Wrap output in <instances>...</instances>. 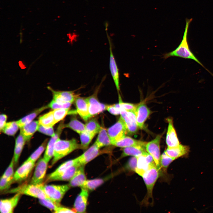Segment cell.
Listing matches in <instances>:
<instances>
[{"label": "cell", "instance_id": "cell-39", "mask_svg": "<svg viewBox=\"0 0 213 213\" xmlns=\"http://www.w3.org/2000/svg\"><path fill=\"white\" fill-rule=\"evenodd\" d=\"M70 108L58 109L53 110L56 123L63 120L69 114Z\"/></svg>", "mask_w": 213, "mask_h": 213}, {"label": "cell", "instance_id": "cell-25", "mask_svg": "<svg viewBox=\"0 0 213 213\" xmlns=\"http://www.w3.org/2000/svg\"><path fill=\"white\" fill-rule=\"evenodd\" d=\"M84 166H80L72 178L70 180L69 185L70 187H80L86 180L84 171Z\"/></svg>", "mask_w": 213, "mask_h": 213}, {"label": "cell", "instance_id": "cell-16", "mask_svg": "<svg viewBox=\"0 0 213 213\" xmlns=\"http://www.w3.org/2000/svg\"><path fill=\"white\" fill-rule=\"evenodd\" d=\"M109 40L110 51L109 69L117 89L119 92L120 90L119 71L113 53L111 43L109 39Z\"/></svg>", "mask_w": 213, "mask_h": 213}, {"label": "cell", "instance_id": "cell-32", "mask_svg": "<svg viewBox=\"0 0 213 213\" xmlns=\"http://www.w3.org/2000/svg\"><path fill=\"white\" fill-rule=\"evenodd\" d=\"M38 121L40 125L46 127H52L56 124L53 111L40 117Z\"/></svg>", "mask_w": 213, "mask_h": 213}, {"label": "cell", "instance_id": "cell-42", "mask_svg": "<svg viewBox=\"0 0 213 213\" xmlns=\"http://www.w3.org/2000/svg\"><path fill=\"white\" fill-rule=\"evenodd\" d=\"M72 103H62L57 102L52 99L48 105L49 107L53 109L70 108Z\"/></svg>", "mask_w": 213, "mask_h": 213}, {"label": "cell", "instance_id": "cell-19", "mask_svg": "<svg viewBox=\"0 0 213 213\" xmlns=\"http://www.w3.org/2000/svg\"><path fill=\"white\" fill-rule=\"evenodd\" d=\"M21 194L17 193L13 197L8 199H1L0 211L1 213H12L20 199Z\"/></svg>", "mask_w": 213, "mask_h": 213}, {"label": "cell", "instance_id": "cell-12", "mask_svg": "<svg viewBox=\"0 0 213 213\" xmlns=\"http://www.w3.org/2000/svg\"><path fill=\"white\" fill-rule=\"evenodd\" d=\"M47 88L52 93L53 99L58 103H72L78 96L72 91H56L49 86Z\"/></svg>", "mask_w": 213, "mask_h": 213}, {"label": "cell", "instance_id": "cell-49", "mask_svg": "<svg viewBox=\"0 0 213 213\" xmlns=\"http://www.w3.org/2000/svg\"><path fill=\"white\" fill-rule=\"evenodd\" d=\"M75 211L60 206H58L54 211L56 213H75Z\"/></svg>", "mask_w": 213, "mask_h": 213}, {"label": "cell", "instance_id": "cell-27", "mask_svg": "<svg viewBox=\"0 0 213 213\" xmlns=\"http://www.w3.org/2000/svg\"><path fill=\"white\" fill-rule=\"evenodd\" d=\"M80 166L77 162L64 172L59 175L51 178L48 181L55 180L70 181Z\"/></svg>", "mask_w": 213, "mask_h": 213}, {"label": "cell", "instance_id": "cell-29", "mask_svg": "<svg viewBox=\"0 0 213 213\" xmlns=\"http://www.w3.org/2000/svg\"><path fill=\"white\" fill-rule=\"evenodd\" d=\"M48 108L49 107L48 105L42 107L35 110L31 113L16 121L19 128L32 121L38 114Z\"/></svg>", "mask_w": 213, "mask_h": 213}, {"label": "cell", "instance_id": "cell-45", "mask_svg": "<svg viewBox=\"0 0 213 213\" xmlns=\"http://www.w3.org/2000/svg\"><path fill=\"white\" fill-rule=\"evenodd\" d=\"M38 130L40 132L51 137L54 136L55 134L53 127H45L40 124Z\"/></svg>", "mask_w": 213, "mask_h": 213}, {"label": "cell", "instance_id": "cell-31", "mask_svg": "<svg viewBox=\"0 0 213 213\" xmlns=\"http://www.w3.org/2000/svg\"><path fill=\"white\" fill-rule=\"evenodd\" d=\"M25 142L23 135L20 133L15 140L13 157L15 164H16L18 161Z\"/></svg>", "mask_w": 213, "mask_h": 213}, {"label": "cell", "instance_id": "cell-50", "mask_svg": "<svg viewBox=\"0 0 213 213\" xmlns=\"http://www.w3.org/2000/svg\"><path fill=\"white\" fill-rule=\"evenodd\" d=\"M0 130L1 132L2 129L6 124L7 119V116L4 114H1L0 116Z\"/></svg>", "mask_w": 213, "mask_h": 213}, {"label": "cell", "instance_id": "cell-13", "mask_svg": "<svg viewBox=\"0 0 213 213\" xmlns=\"http://www.w3.org/2000/svg\"><path fill=\"white\" fill-rule=\"evenodd\" d=\"M35 162L25 161L14 174L13 181H20L26 179L35 166Z\"/></svg>", "mask_w": 213, "mask_h": 213}, {"label": "cell", "instance_id": "cell-33", "mask_svg": "<svg viewBox=\"0 0 213 213\" xmlns=\"http://www.w3.org/2000/svg\"><path fill=\"white\" fill-rule=\"evenodd\" d=\"M64 128H69L79 135L85 131V125L76 119L73 118L67 124L64 125Z\"/></svg>", "mask_w": 213, "mask_h": 213}, {"label": "cell", "instance_id": "cell-9", "mask_svg": "<svg viewBox=\"0 0 213 213\" xmlns=\"http://www.w3.org/2000/svg\"><path fill=\"white\" fill-rule=\"evenodd\" d=\"M156 165L152 156L149 154L137 157L135 172L142 177L144 173L152 167Z\"/></svg>", "mask_w": 213, "mask_h": 213}, {"label": "cell", "instance_id": "cell-46", "mask_svg": "<svg viewBox=\"0 0 213 213\" xmlns=\"http://www.w3.org/2000/svg\"><path fill=\"white\" fill-rule=\"evenodd\" d=\"M13 182V179L8 178L2 176L0 179V191H3L9 188Z\"/></svg>", "mask_w": 213, "mask_h": 213}, {"label": "cell", "instance_id": "cell-7", "mask_svg": "<svg viewBox=\"0 0 213 213\" xmlns=\"http://www.w3.org/2000/svg\"><path fill=\"white\" fill-rule=\"evenodd\" d=\"M162 135H158L151 141L147 143L146 149L153 157L157 167L160 170L159 161L161 157L160 144Z\"/></svg>", "mask_w": 213, "mask_h": 213}, {"label": "cell", "instance_id": "cell-26", "mask_svg": "<svg viewBox=\"0 0 213 213\" xmlns=\"http://www.w3.org/2000/svg\"><path fill=\"white\" fill-rule=\"evenodd\" d=\"M149 154L145 148L139 146H131L123 148L120 158L129 156L138 157Z\"/></svg>", "mask_w": 213, "mask_h": 213}, {"label": "cell", "instance_id": "cell-38", "mask_svg": "<svg viewBox=\"0 0 213 213\" xmlns=\"http://www.w3.org/2000/svg\"><path fill=\"white\" fill-rule=\"evenodd\" d=\"M81 149H86L94 137L85 131L80 134Z\"/></svg>", "mask_w": 213, "mask_h": 213}, {"label": "cell", "instance_id": "cell-44", "mask_svg": "<svg viewBox=\"0 0 213 213\" xmlns=\"http://www.w3.org/2000/svg\"><path fill=\"white\" fill-rule=\"evenodd\" d=\"M14 160L13 157L8 167L2 176L7 178L13 179L14 174Z\"/></svg>", "mask_w": 213, "mask_h": 213}, {"label": "cell", "instance_id": "cell-6", "mask_svg": "<svg viewBox=\"0 0 213 213\" xmlns=\"http://www.w3.org/2000/svg\"><path fill=\"white\" fill-rule=\"evenodd\" d=\"M112 145L123 138L128 133L125 123L121 116L118 121L107 130Z\"/></svg>", "mask_w": 213, "mask_h": 213}, {"label": "cell", "instance_id": "cell-47", "mask_svg": "<svg viewBox=\"0 0 213 213\" xmlns=\"http://www.w3.org/2000/svg\"><path fill=\"white\" fill-rule=\"evenodd\" d=\"M137 157L134 156L128 161L126 165L127 169L135 172L137 166Z\"/></svg>", "mask_w": 213, "mask_h": 213}, {"label": "cell", "instance_id": "cell-22", "mask_svg": "<svg viewBox=\"0 0 213 213\" xmlns=\"http://www.w3.org/2000/svg\"><path fill=\"white\" fill-rule=\"evenodd\" d=\"M40 125L38 121H33L20 127V133L26 142L29 141L37 130Z\"/></svg>", "mask_w": 213, "mask_h": 213}, {"label": "cell", "instance_id": "cell-14", "mask_svg": "<svg viewBox=\"0 0 213 213\" xmlns=\"http://www.w3.org/2000/svg\"><path fill=\"white\" fill-rule=\"evenodd\" d=\"M134 112L138 126L139 128L142 129L151 111L145 104L141 103L137 105Z\"/></svg>", "mask_w": 213, "mask_h": 213}, {"label": "cell", "instance_id": "cell-17", "mask_svg": "<svg viewBox=\"0 0 213 213\" xmlns=\"http://www.w3.org/2000/svg\"><path fill=\"white\" fill-rule=\"evenodd\" d=\"M63 125L61 123L59 125L55 135L51 137L46 146L43 158L48 162L53 156L55 144L59 138L62 130L64 128Z\"/></svg>", "mask_w": 213, "mask_h": 213}, {"label": "cell", "instance_id": "cell-43", "mask_svg": "<svg viewBox=\"0 0 213 213\" xmlns=\"http://www.w3.org/2000/svg\"><path fill=\"white\" fill-rule=\"evenodd\" d=\"M40 203L42 205L46 207L51 210L54 211L57 207L59 206L55 204L50 200L46 199H39Z\"/></svg>", "mask_w": 213, "mask_h": 213}, {"label": "cell", "instance_id": "cell-35", "mask_svg": "<svg viewBox=\"0 0 213 213\" xmlns=\"http://www.w3.org/2000/svg\"><path fill=\"white\" fill-rule=\"evenodd\" d=\"M104 182V179L102 178L86 180L81 187L88 191H93L102 185Z\"/></svg>", "mask_w": 213, "mask_h": 213}, {"label": "cell", "instance_id": "cell-37", "mask_svg": "<svg viewBox=\"0 0 213 213\" xmlns=\"http://www.w3.org/2000/svg\"><path fill=\"white\" fill-rule=\"evenodd\" d=\"M47 141L48 139H46L25 161H31L35 162L46 148Z\"/></svg>", "mask_w": 213, "mask_h": 213}, {"label": "cell", "instance_id": "cell-10", "mask_svg": "<svg viewBox=\"0 0 213 213\" xmlns=\"http://www.w3.org/2000/svg\"><path fill=\"white\" fill-rule=\"evenodd\" d=\"M120 114L125 123L128 133L133 134L136 133L138 127L135 112L127 111L121 109Z\"/></svg>", "mask_w": 213, "mask_h": 213}, {"label": "cell", "instance_id": "cell-21", "mask_svg": "<svg viewBox=\"0 0 213 213\" xmlns=\"http://www.w3.org/2000/svg\"><path fill=\"white\" fill-rule=\"evenodd\" d=\"M168 125L166 137V143L168 147H175L178 146L180 143L173 125L172 120L168 119Z\"/></svg>", "mask_w": 213, "mask_h": 213}, {"label": "cell", "instance_id": "cell-5", "mask_svg": "<svg viewBox=\"0 0 213 213\" xmlns=\"http://www.w3.org/2000/svg\"><path fill=\"white\" fill-rule=\"evenodd\" d=\"M70 186L68 185H48L43 186V189L50 199L57 205L59 204Z\"/></svg>", "mask_w": 213, "mask_h": 213}, {"label": "cell", "instance_id": "cell-34", "mask_svg": "<svg viewBox=\"0 0 213 213\" xmlns=\"http://www.w3.org/2000/svg\"><path fill=\"white\" fill-rule=\"evenodd\" d=\"M85 125V131L94 137L100 131L101 127L97 121L93 119L88 121Z\"/></svg>", "mask_w": 213, "mask_h": 213}, {"label": "cell", "instance_id": "cell-24", "mask_svg": "<svg viewBox=\"0 0 213 213\" xmlns=\"http://www.w3.org/2000/svg\"><path fill=\"white\" fill-rule=\"evenodd\" d=\"M146 143L125 136L123 138L113 143L112 145L123 148L131 146H139L146 148Z\"/></svg>", "mask_w": 213, "mask_h": 213}, {"label": "cell", "instance_id": "cell-41", "mask_svg": "<svg viewBox=\"0 0 213 213\" xmlns=\"http://www.w3.org/2000/svg\"><path fill=\"white\" fill-rule=\"evenodd\" d=\"M119 102L118 104L120 109H122L127 111H135L137 105L131 103L122 102L119 94Z\"/></svg>", "mask_w": 213, "mask_h": 213}, {"label": "cell", "instance_id": "cell-2", "mask_svg": "<svg viewBox=\"0 0 213 213\" xmlns=\"http://www.w3.org/2000/svg\"><path fill=\"white\" fill-rule=\"evenodd\" d=\"M80 149H81V145L79 144L75 139L67 140L59 138L55 144L53 158L51 166L73 151Z\"/></svg>", "mask_w": 213, "mask_h": 213}, {"label": "cell", "instance_id": "cell-4", "mask_svg": "<svg viewBox=\"0 0 213 213\" xmlns=\"http://www.w3.org/2000/svg\"><path fill=\"white\" fill-rule=\"evenodd\" d=\"M159 169L156 165L152 167L142 176L146 185L147 193L143 202L147 203L149 199H153L152 191L155 184L159 175Z\"/></svg>", "mask_w": 213, "mask_h": 213}, {"label": "cell", "instance_id": "cell-15", "mask_svg": "<svg viewBox=\"0 0 213 213\" xmlns=\"http://www.w3.org/2000/svg\"><path fill=\"white\" fill-rule=\"evenodd\" d=\"M94 143L83 153L76 158L77 163L81 166H85L98 156L101 151Z\"/></svg>", "mask_w": 213, "mask_h": 213}, {"label": "cell", "instance_id": "cell-1", "mask_svg": "<svg viewBox=\"0 0 213 213\" xmlns=\"http://www.w3.org/2000/svg\"><path fill=\"white\" fill-rule=\"evenodd\" d=\"M192 20V19H186V25L183 38L178 46L173 51L164 54L163 58L166 59L170 57H175L193 60L204 68L213 77V74L203 65L190 49L187 40V34L189 25Z\"/></svg>", "mask_w": 213, "mask_h": 213}, {"label": "cell", "instance_id": "cell-3", "mask_svg": "<svg viewBox=\"0 0 213 213\" xmlns=\"http://www.w3.org/2000/svg\"><path fill=\"white\" fill-rule=\"evenodd\" d=\"M43 183L39 184L31 183L30 184H24L11 190L8 192L24 194L38 199L50 200L43 189Z\"/></svg>", "mask_w": 213, "mask_h": 213}, {"label": "cell", "instance_id": "cell-36", "mask_svg": "<svg viewBox=\"0 0 213 213\" xmlns=\"http://www.w3.org/2000/svg\"><path fill=\"white\" fill-rule=\"evenodd\" d=\"M19 127L17 121H11L7 122L2 129L1 132L10 136H14L18 130Z\"/></svg>", "mask_w": 213, "mask_h": 213}, {"label": "cell", "instance_id": "cell-11", "mask_svg": "<svg viewBox=\"0 0 213 213\" xmlns=\"http://www.w3.org/2000/svg\"><path fill=\"white\" fill-rule=\"evenodd\" d=\"M48 162L43 158L40 159L36 164L31 183L39 184L42 183L47 168Z\"/></svg>", "mask_w": 213, "mask_h": 213}, {"label": "cell", "instance_id": "cell-40", "mask_svg": "<svg viewBox=\"0 0 213 213\" xmlns=\"http://www.w3.org/2000/svg\"><path fill=\"white\" fill-rule=\"evenodd\" d=\"M174 160L173 158L167 155L164 151L161 156L159 161L160 169L161 168L166 169L169 164Z\"/></svg>", "mask_w": 213, "mask_h": 213}, {"label": "cell", "instance_id": "cell-8", "mask_svg": "<svg viewBox=\"0 0 213 213\" xmlns=\"http://www.w3.org/2000/svg\"><path fill=\"white\" fill-rule=\"evenodd\" d=\"M100 87V85L99 86L93 95L85 98L91 117L106 109V105L99 102L97 99V93Z\"/></svg>", "mask_w": 213, "mask_h": 213}, {"label": "cell", "instance_id": "cell-30", "mask_svg": "<svg viewBox=\"0 0 213 213\" xmlns=\"http://www.w3.org/2000/svg\"><path fill=\"white\" fill-rule=\"evenodd\" d=\"M77 162L76 158L64 162L60 165L54 172L48 176L46 181H48L51 178L61 174Z\"/></svg>", "mask_w": 213, "mask_h": 213}, {"label": "cell", "instance_id": "cell-48", "mask_svg": "<svg viewBox=\"0 0 213 213\" xmlns=\"http://www.w3.org/2000/svg\"><path fill=\"white\" fill-rule=\"evenodd\" d=\"M106 109L110 113L114 115L120 114L121 109L116 106L115 104L106 105Z\"/></svg>", "mask_w": 213, "mask_h": 213}, {"label": "cell", "instance_id": "cell-23", "mask_svg": "<svg viewBox=\"0 0 213 213\" xmlns=\"http://www.w3.org/2000/svg\"><path fill=\"white\" fill-rule=\"evenodd\" d=\"M189 151V147L188 146L180 144L175 147H168L164 151L167 155L174 160L185 155Z\"/></svg>", "mask_w": 213, "mask_h": 213}, {"label": "cell", "instance_id": "cell-18", "mask_svg": "<svg viewBox=\"0 0 213 213\" xmlns=\"http://www.w3.org/2000/svg\"><path fill=\"white\" fill-rule=\"evenodd\" d=\"M80 192L76 199L74 204V207L76 212H85L88 196V190L81 188Z\"/></svg>", "mask_w": 213, "mask_h": 213}, {"label": "cell", "instance_id": "cell-28", "mask_svg": "<svg viewBox=\"0 0 213 213\" xmlns=\"http://www.w3.org/2000/svg\"><path fill=\"white\" fill-rule=\"evenodd\" d=\"M94 144L99 149L112 145L111 141L106 129L101 128Z\"/></svg>", "mask_w": 213, "mask_h": 213}, {"label": "cell", "instance_id": "cell-20", "mask_svg": "<svg viewBox=\"0 0 213 213\" xmlns=\"http://www.w3.org/2000/svg\"><path fill=\"white\" fill-rule=\"evenodd\" d=\"M75 101L76 107V112L85 121L91 118L90 115L88 103L85 98L78 96Z\"/></svg>", "mask_w": 213, "mask_h": 213}]
</instances>
